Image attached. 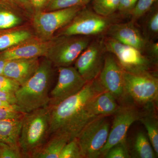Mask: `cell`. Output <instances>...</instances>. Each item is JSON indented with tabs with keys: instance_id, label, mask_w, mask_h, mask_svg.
I'll list each match as a JSON object with an SVG mask.
<instances>
[{
	"instance_id": "1",
	"label": "cell",
	"mask_w": 158,
	"mask_h": 158,
	"mask_svg": "<svg viewBox=\"0 0 158 158\" xmlns=\"http://www.w3.org/2000/svg\"><path fill=\"white\" fill-rule=\"evenodd\" d=\"M104 90L97 78L87 82L77 94L52 106L50 135L61 131L68 134L71 140L77 137L86 125L83 119L85 105L92 98Z\"/></svg>"
},
{
	"instance_id": "2",
	"label": "cell",
	"mask_w": 158,
	"mask_h": 158,
	"mask_svg": "<svg viewBox=\"0 0 158 158\" xmlns=\"http://www.w3.org/2000/svg\"><path fill=\"white\" fill-rule=\"evenodd\" d=\"M52 64L48 59L40 62L34 74L15 94L18 109L24 113L49 105Z\"/></svg>"
},
{
	"instance_id": "3",
	"label": "cell",
	"mask_w": 158,
	"mask_h": 158,
	"mask_svg": "<svg viewBox=\"0 0 158 158\" xmlns=\"http://www.w3.org/2000/svg\"><path fill=\"white\" fill-rule=\"evenodd\" d=\"M52 110L48 105L23 116L19 145L24 158H31L48 140Z\"/></svg>"
},
{
	"instance_id": "4",
	"label": "cell",
	"mask_w": 158,
	"mask_h": 158,
	"mask_svg": "<svg viewBox=\"0 0 158 158\" xmlns=\"http://www.w3.org/2000/svg\"><path fill=\"white\" fill-rule=\"evenodd\" d=\"M123 18L118 12L110 16H103L92 9L84 7L64 27L57 31L55 36H104L109 27Z\"/></svg>"
},
{
	"instance_id": "5",
	"label": "cell",
	"mask_w": 158,
	"mask_h": 158,
	"mask_svg": "<svg viewBox=\"0 0 158 158\" xmlns=\"http://www.w3.org/2000/svg\"><path fill=\"white\" fill-rule=\"evenodd\" d=\"M91 37L55 36L45 58L57 68L71 66L92 40Z\"/></svg>"
},
{
	"instance_id": "6",
	"label": "cell",
	"mask_w": 158,
	"mask_h": 158,
	"mask_svg": "<svg viewBox=\"0 0 158 158\" xmlns=\"http://www.w3.org/2000/svg\"><path fill=\"white\" fill-rule=\"evenodd\" d=\"M106 52L113 54L125 71L133 73L153 72L156 64L144 53L133 47L103 36Z\"/></svg>"
},
{
	"instance_id": "7",
	"label": "cell",
	"mask_w": 158,
	"mask_h": 158,
	"mask_svg": "<svg viewBox=\"0 0 158 158\" xmlns=\"http://www.w3.org/2000/svg\"><path fill=\"white\" fill-rule=\"evenodd\" d=\"M84 7L34 12L30 23L36 37L44 40H51L57 31L68 24Z\"/></svg>"
},
{
	"instance_id": "8",
	"label": "cell",
	"mask_w": 158,
	"mask_h": 158,
	"mask_svg": "<svg viewBox=\"0 0 158 158\" xmlns=\"http://www.w3.org/2000/svg\"><path fill=\"white\" fill-rule=\"evenodd\" d=\"M108 117L100 116L93 118L85 125L77 136L83 158L100 157L111 127Z\"/></svg>"
},
{
	"instance_id": "9",
	"label": "cell",
	"mask_w": 158,
	"mask_h": 158,
	"mask_svg": "<svg viewBox=\"0 0 158 158\" xmlns=\"http://www.w3.org/2000/svg\"><path fill=\"white\" fill-rule=\"evenodd\" d=\"M123 78L127 97L147 107L158 102V79L156 73H133L124 70Z\"/></svg>"
},
{
	"instance_id": "10",
	"label": "cell",
	"mask_w": 158,
	"mask_h": 158,
	"mask_svg": "<svg viewBox=\"0 0 158 158\" xmlns=\"http://www.w3.org/2000/svg\"><path fill=\"white\" fill-rule=\"evenodd\" d=\"M103 37L92 40L75 62V67L87 82L97 78L104 64L106 52Z\"/></svg>"
},
{
	"instance_id": "11",
	"label": "cell",
	"mask_w": 158,
	"mask_h": 158,
	"mask_svg": "<svg viewBox=\"0 0 158 158\" xmlns=\"http://www.w3.org/2000/svg\"><path fill=\"white\" fill-rule=\"evenodd\" d=\"M56 84L50 92L49 105L56 106L65 99L77 94L87 82L73 66L58 67Z\"/></svg>"
},
{
	"instance_id": "12",
	"label": "cell",
	"mask_w": 158,
	"mask_h": 158,
	"mask_svg": "<svg viewBox=\"0 0 158 158\" xmlns=\"http://www.w3.org/2000/svg\"><path fill=\"white\" fill-rule=\"evenodd\" d=\"M114 115L107 141L101 152L100 156L103 157L110 148L119 142L127 141L129 129L134 122L139 120L141 113L133 105H123L119 106Z\"/></svg>"
},
{
	"instance_id": "13",
	"label": "cell",
	"mask_w": 158,
	"mask_h": 158,
	"mask_svg": "<svg viewBox=\"0 0 158 158\" xmlns=\"http://www.w3.org/2000/svg\"><path fill=\"white\" fill-rule=\"evenodd\" d=\"M124 70L113 54L107 52L104 64L98 77L104 89L111 93L117 101L126 98L124 88Z\"/></svg>"
},
{
	"instance_id": "14",
	"label": "cell",
	"mask_w": 158,
	"mask_h": 158,
	"mask_svg": "<svg viewBox=\"0 0 158 158\" xmlns=\"http://www.w3.org/2000/svg\"><path fill=\"white\" fill-rule=\"evenodd\" d=\"M52 40L53 38L51 40H44L36 36L0 52V58L7 61L45 57Z\"/></svg>"
},
{
	"instance_id": "15",
	"label": "cell",
	"mask_w": 158,
	"mask_h": 158,
	"mask_svg": "<svg viewBox=\"0 0 158 158\" xmlns=\"http://www.w3.org/2000/svg\"><path fill=\"white\" fill-rule=\"evenodd\" d=\"M104 36L125 45L133 47L144 53L149 41L136 27L135 23L131 20L127 23L119 22L113 24L108 29Z\"/></svg>"
},
{
	"instance_id": "16",
	"label": "cell",
	"mask_w": 158,
	"mask_h": 158,
	"mask_svg": "<svg viewBox=\"0 0 158 158\" xmlns=\"http://www.w3.org/2000/svg\"><path fill=\"white\" fill-rule=\"evenodd\" d=\"M119 106L115 98L104 90L92 98L85 105L83 110V121L86 124L96 117L114 115Z\"/></svg>"
},
{
	"instance_id": "17",
	"label": "cell",
	"mask_w": 158,
	"mask_h": 158,
	"mask_svg": "<svg viewBox=\"0 0 158 158\" xmlns=\"http://www.w3.org/2000/svg\"><path fill=\"white\" fill-rule=\"evenodd\" d=\"M40 62L38 58L9 60L6 61L2 75L22 86L34 74Z\"/></svg>"
},
{
	"instance_id": "18",
	"label": "cell",
	"mask_w": 158,
	"mask_h": 158,
	"mask_svg": "<svg viewBox=\"0 0 158 158\" xmlns=\"http://www.w3.org/2000/svg\"><path fill=\"white\" fill-rule=\"evenodd\" d=\"M31 17L10 0H0V29L12 28L28 24Z\"/></svg>"
},
{
	"instance_id": "19",
	"label": "cell",
	"mask_w": 158,
	"mask_h": 158,
	"mask_svg": "<svg viewBox=\"0 0 158 158\" xmlns=\"http://www.w3.org/2000/svg\"><path fill=\"white\" fill-rule=\"evenodd\" d=\"M28 24L12 28L0 29V52L36 37Z\"/></svg>"
},
{
	"instance_id": "20",
	"label": "cell",
	"mask_w": 158,
	"mask_h": 158,
	"mask_svg": "<svg viewBox=\"0 0 158 158\" xmlns=\"http://www.w3.org/2000/svg\"><path fill=\"white\" fill-rule=\"evenodd\" d=\"M70 140V136L66 133L57 131L53 133L45 144L31 158H59L63 148Z\"/></svg>"
},
{
	"instance_id": "21",
	"label": "cell",
	"mask_w": 158,
	"mask_h": 158,
	"mask_svg": "<svg viewBox=\"0 0 158 158\" xmlns=\"http://www.w3.org/2000/svg\"><path fill=\"white\" fill-rule=\"evenodd\" d=\"M128 148L131 158H155L157 157L147 134L138 132L133 138L131 145Z\"/></svg>"
},
{
	"instance_id": "22",
	"label": "cell",
	"mask_w": 158,
	"mask_h": 158,
	"mask_svg": "<svg viewBox=\"0 0 158 158\" xmlns=\"http://www.w3.org/2000/svg\"><path fill=\"white\" fill-rule=\"evenodd\" d=\"M22 119V118L0 121V141L15 146H19V139Z\"/></svg>"
},
{
	"instance_id": "23",
	"label": "cell",
	"mask_w": 158,
	"mask_h": 158,
	"mask_svg": "<svg viewBox=\"0 0 158 158\" xmlns=\"http://www.w3.org/2000/svg\"><path fill=\"white\" fill-rule=\"evenodd\" d=\"M147 112L141 113L139 121L144 126L151 144L158 156V121L156 115L154 113L153 106L148 107Z\"/></svg>"
},
{
	"instance_id": "24",
	"label": "cell",
	"mask_w": 158,
	"mask_h": 158,
	"mask_svg": "<svg viewBox=\"0 0 158 158\" xmlns=\"http://www.w3.org/2000/svg\"><path fill=\"white\" fill-rule=\"evenodd\" d=\"M143 17L144 19L141 26V32L143 36L148 41H156L158 37L157 3L153 6Z\"/></svg>"
},
{
	"instance_id": "25",
	"label": "cell",
	"mask_w": 158,
	"mask_h": 158,
	"mask_svg": "<svg viewBox=\"0 0 158 158\" xmlns=\"http://www.w3.org/2000/svg\"><path fill=\"white\" fill-rule=\"evenodd\" d=\"M119 0H93L92 10L103 16H110L117 13Z\"/></svg>"
},
{
	"instance_id": "26",
	"label": "cell",
	"mask_w": 158,
	"mask_h": 158,
	"mask_svg": "<svg viewBox=\"0 0 158 158\" xmlns=\"http://www.w3.org/2000/svg\"><path fill=\"white\" fill-rule=\"evenodd\" d=\"M93 0H50L43 11H50L74 7H85Z\"/></svg>"
},
{
	"instance_id": "27",
	"label": "cell",
	"mask_w": 158,
	"mask_h": 158,
	"mask_svg": "<svg viewBox=\"0 0 158 158\" xmlns=\"http://www.w3.org/2000/svg\"><path fill=\"white\" fill-rule=\"evenodd\" d=\"M158 0H138L131 15V20L136 23L156 4Z\"/></svg>"
},
{
	"instance_id": "28",
	"label": "cell",
	"mask_w": 158,
	"mask_h": 158,
	"mask_svg": "<svg viewBox=\"0 0 158 158\" xmlns=\"http://www.w3.org/2000/svg\"><path fill=\"white\" fill-rule=\"evenodd\" d=\"M59 158H83L81 148L76 137L65 144L60 153Z\"/></svg>"
},
{
	"instance_id": "29",
	"label": "cell",
	"mask_w": 158,
	"mask_h": 158,
	"mask_svg": "<svg viewBox=\"0 0 158 158\" xmlns=\"http://www.w3.org/2000/svg\"><path fill=\"white\" fill-rule=\"evenodd\" d=\"M104 157L106 158H131L127 141L117 143L110 148Z\"/></svg>"
},
{
	"instance_id": "30",
	"label": "cell",
	"mask_w": 158,
	"mask_h": 158,
	"mask_svg": "<svg viewBox=\"0 0 158 158\" xmlns=\"http://www.w3.org/2000/svg\"><path fill=\"white\" fill-rule=\"evenodd\" d=\"M24 158L19 146L0 141V158Z\"/></svg>"
},
{
	"instance_id": "31",
	"label": "cell",
	"mask_w": 158,
	"mask_h": 158,
	"mask_svg": "<svg viewBox=\"0 0 158 158\" xmlns=\"http://www.w3.org/2000/svg\"><path fill=\"white\" fill-rule=\"evenodd\" d=\"M20 87V85L12 79L0 75V91L15 95Z\"/></svg>"
},
{
	"instance_id": "32",
	"label": "cell",
	"mask_w": 158,
	"mask_h": 158,
	"mask_svg": "<svg viewBox=\"0 0 158 158\" xmlns=\"http://www.w3.org/2000/svg\"><path fill=\"white\" fill-rule=\"evenodd\" d=\"M24 113L20 112L17 106L0 107V121L6 119L22 118Z\"/></svg>"
},
{
	"instance_id": "33",
	"label": "cell",
	"mask_w": 158,
	"mask_h": 158,
	"mask_svg": "<svg viewBox=\"0 0 158 158\" xmlns=\"http://www.w3.org/2000/svg\"><path fill=\"white\" fill-rule=\"evenodd\" d=\"M138 0H119L118 13L123 18L131 16Z\"/></svg>"
},
{
	"instance_id": "34",
	"label": "cell",
	"mask_w": 158,
	"mask_h": 158,
	"mask_svg": "<svg viewBox=\"0 0 158 158\" xmlns=\"http://www.w3.org/2000/svg\"><path fill=\"white\" fill-rule=\"evenodd\" d=\"M144 54L150 59H152L155 63L157 64L158 59V43L156 41H149Z\"/></svg>"
},
{
	"instance_id": "35",
	"label": "cell",
	"mask_w": 158,
	"mask_h": 158,
	"mask_svg": "<svg viewBox=\"0 0 158 158\" xmlns=\"http://www.w3.org/2000/svg\"><path fill=\"white\" fill-rule=\"evenodd\" d=\"M15 5L32 17L34 12L30 0H10Z\"/></svg>"
},
{
	"instance_id": "36",
	"label": "cell",
	"mask_w": 158,
	"mask_h": 158,
	"mask_svg": "<svg viewBox=\"0 0 158 158\" xmlns=\"http://www.w3.org/2000/svg\"><path fill=\"white\" fill-rule=\"evenodd\" d=\"M50 0H30L34 12L43 11Z\"/></svg>"
},
{
	"instance_id": "37",
	"label": "cell",
	"mask_w": 158,
	"mask_h": 158,
	"mask_svg": "<svg viewBox=\"0 0 158 158\" xmlns=\"http://www.w3.org/2000/svg\"><path fill=\"white\" fill-rule=\"evenodd\" d=\"M0 101L6 102L11 105H16V99L14 94L0 91Z\"/></svg>"
},
{
	"instance_id": "38",
	"label": "cell",
	"mask_w": 158,
	"mask_h": 158,
	"mask_svg": "<svg viewBox=\"0 0 158 158\" xmlns=\"http://www.w3.org/2000/svg\"><path fill=\"white\" fill-rule=\"evenodd\" d=\"M6 61L0 58V75H2L3 70Z\"/></svg>"
},
{
	"instance_id": "39",
	"label": "cell",
	"mask_w": 158,
	"mask_h": 158,
	"mask_svg": "<svg viewBox=\"0 0 158 158\" xmlns=\"http://www.w3.org/2000/svg\"><path fill=\"white\" fill-rule=\"evenodd\" d=\"M16 105H11L9 103L6 102L1 101H0V107H15L16 106Z\"/></svg>"
}]
</instances>
